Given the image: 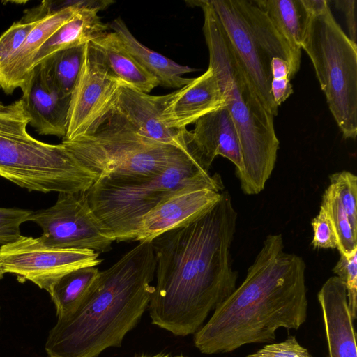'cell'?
Here are the masks:
<instances>
[{
  "label": "cell",
  "mask_w": 357,
  "mask_h": 357,
  "mask_svg": "<svg viewBox=\"0 0 357 357\" xmlns=\"http://www.w3.org/2000/svg\"><path fill=\"white\" fill-rule=\"evenodd\" d=\"M237 213L229 192L207 211L152 241L156 284L151 323L176 336L195 334L236 289L230 249Z\"/></svg>",
  "instance_id": "obj_1"
},
{
  "label": "cell",
  "mask_w": 357,
  "mask_h": 357,
  "mask_svg": "<svg viewBox=\"0 0 357 357\" xmlns=\"http://www.w3.org/2000/svg\"><path fill=\"white\" fill-rule=\"evenodd\" d=\"M303 258L284 251L281 234L268 235L241 284L195 334L204 354L231 352L253 343H271L280 328L298 329L308 301Z\"/></svg>",
  "instance_id": "obj_2"
},
{
  "label": "cell",
  "mask_w": 357,
  "mask_h": 357,
  "mask_svg": "<svg viewBox=\"0 0 357 357\" xmlns=\"http://www.w3.org/2000/svg\"><path fill=\"white\" fill-rule=\"evenodd\" d=\"M156 260L151 241L139 242L100 271L76 310L58 317L45 344L49 357H98L119 347L147 310Z\"/></svg>",
  "instance_id": "obj_3"
},
{
  "label": "cell",
  "mask_w": 357,
  "mask_h": 357,
  "mask_svg": "<svg viewBox=\"0 0 357 357\" xmlns=\"http://www.w3.org/2000/svg\"><path fill=\"white\" fill-rule=\"evenodd\" d=\"M204 13L203 31L209 67L216 75L237 130L243 164L237 174L246 195L262 191L274 169L279 148L273 116L266 109L207 0L192 1Z\"/></svg>",
  "instance_id": "obj_4"
},
{
  "label": "cell",
  "mask_w": 357,
  "mask_h": 357,
  "mask_svg": "<svg viewBox=\"0 0 357 357\" xmlns=\"http://www.w3.org/2000/svg\"><path fill=\"white\" fill-rule=\"evenodd\" d=\"M196 184L218 192L224 190L220 176L209 174L191 152L153 175L97 178L86 194L114 241H135L139 224L149 211L178 189Z\"/></svg>",
  "instance_id": "obj_5"
},
{
  "label": "cell",
  "mask_w": 357,
  "mask_h": 357,
  "mask_svg": "<svg viewBox=\"0 0 357 357\" xmlns=\"http://www.w3.org/2000/svg\"><path fill=\"white\" fill-rule=\"evenodd\" d=\"M24 107L0 128V176L29 191H86L97 176L68 151L31 137Z\"/></svg>",
  "instance_id": "obj_6"
},
{
  "label": "cell",
  "mask_w": 357,
  "mask_h": 357,
  "mask_svg": "<svg viewBox=\"0 0 357 357\" xmlns=\"http://www.w3.org/2000/svg\"><path fill=\"white\" fill-rule=\"evenodd\" d=\"M238 57L259 98L274 117L278 107L271 91V62L287 61L291 79L301 64V51L294 49L251 0H207Z\"/></svg>",
  "instance_id": "obj_7"
},
{
  "label": "cell",
  "mask_w": 357,
  "mask_h": 357,
  "mask_svg": "<svg viewBox=\"0 0 357 357\" xmlns=\"http://www.w3.org/2000/svg\"><path fill=\"white\" fill-rule=\"evenodd\" d=\"M61 143L97 178L153 175L191 153L141 136L112 112L93 132Z\"/></svg>",
  "instance_id": "obj_8"
},
{
  "label": "cell",
  "mask_w": 357,
  "mask_h": 357,
  "mask_svg": "<svg viewBox=\"0 0 357 357\" xmlns=\"http://www.w3.org/2000/svg\"><path fill=\"white\" fill-rule=\"evenodd\" d=\"M301 49L309 56L329 109L343 137L357 134V44L334 18L330 6L311 16Z\"/></svg>",
  "instance_id": "obj_9"
},
{
  "label": "cell",
  "mask_w": 357,
  "mask_h": 357,
  "mask_svg": "<svg viewBox=\"0 0 357 357\" xmlns=\"http://www.w3.org/2000/svg\"><path fill=\"white\" fill-rule=\"evenodd\" d=\"M42 229L40 241L48 246L85 249L104 253L114 240L91 208L86 191L59 193L54 205L31 211L26 222Z\"/></svg>",
  "instance_id": "obj_10"
},
{
  "label": "cell",
  "mask_w": 357,
  "mask_h": 357,
  "mask_svg": "<svg viewBox=\"0 0 357 357\" xmlns=\"http://www.w3.org/2000/svg\"><path fill=\"white\" fill-rule=\"evenodd\" d=\"M101 262L95 251L51 247L39 237L21 235L0 247V267L4 273L15 275L20 282L30 281L48 293L68 273Z\"/></svg>",
  "instance_id": "obj_11"
},
{
  "label": "cell",
  "mask_w": 357,
  "mask_h": 357,
  "mask_svg": "<svg viewBox=\"0 0 357 357\" xmlns=\"http://www.w3.org/2000/svg\"><path fill=\"white\" fill-rule=\"evenodd\" d=\"M122 84L102 52L92 43H86L82 68L70 95L66 133L62 141L93 132L110 113Z\"/></svg>",
  "instance_id": "obj_12"
},
{
  "label": "cell",
  "mask_w": 357,
  "mask_h": 357,
  "mask_svg": "<svg viewBox=\"0 0 357 357\" xmlns=\"http://www.w3.org/2000/svg\"><path fill=\"white\" fill-rule=\"evenodd\" d=\"M172 95L152 96L123 84L117 92L111 112L141 136L188 151V130L169 128L160 120Z\"/></svg>",
  "instance_id": "obj_13"
},
{
  "label": "cell",
  "mask_w": 357,
  "mask_h": 357,
  "mask_svg": "<svg viewBox=\"0 0 357 357\" xmlns=\"http://www.w3.org/2000/svg\"><path fill=\"white\" fill-rule=\"evenodd\" d=\"M20 89L29 124L40 135L63 138L70 96L64 94L55 84L47 60L33 67Z\"/></svg>",
  "instance_id": "obj_14"
},
{
  "label": "cell",
  "mask_w": 357,
  "mask_h": 357,
  "mask_svg": "<svg viewBox=\"0 0 357 357\" xmlns=\"http://www.w3.org/2000/svg\"><path fill=\"white\" fill-rule=\"evenodd\" d=\"M220 196L221 192L204 185L178 189L142 218L135 241H152L162 234L191 222L210 209Z\"/></svg>",
  "instance_id": "obj_15"
},
{
  "label": "cell",
  "mask_w": 357,
  "mask_h": 357,
  "mask_svg": "<svg viewBox=\"0 0 357 357\" xmlns=\"http://www.w3.org/2000/svg\"><path fill=\"white\" fill-rule=\"evenodd\" d=\"M188 132V145L201 166L208 172L217 155L236 166V175L243 169L241 143L233 120L225 105L202 116Z\"/></svg>",
  "instance_id": "obj_16"
},
{
  "label": "cell",
  "mask_w": 357,
  "mask_h": 357,
  "mask_svg": "<svg viewBox=\"0 0 357 357\" xmlns=\"http://www.w3.org/2000/svg\"><path fill=\"white\" fill-rule=\"evenodd\" d=\"M225 105L216 75L211 67L172 93L161 115L168 128L183 130L202 116Z\"/></svg>",
  "instance_id": "obj_17"
},
{
  "label": "cell",
  "mask_w": 357,
  "mask_h": 357,
  "mask_svg": "<svg viewBox=\"0 0 357 357\" xmlns=\"http://www.w3.org/2000/svg\"><path fill=\"white\" fill-rule=\"evenodd\" d=\"M329 357H357L354 319L344 284L337 276L329 278L317 294Z\"/></svg>",
  "instance_id": "obj_18"
},
{
  "label": "cell",
  "mask_w": 357,
  "mask_h": 357,
  "mask_svg": "<svg viewBox=\"0 0 357 357\" xmlns=\"http://www.w3.org/2000/svg\"><path fill=\"white\" fill-rule=\"evenodd\" d=\"M79 8L78 1L67 2L38 22L20 49L0 66V89L11 94L22 86L32 70L33 61L38 50Z\"/></svg>",
  "instance_id": "obj_19"
},
{
  "label": "cell",
  "mask_w": 357,
  "mask_h": 357,
  "mask_svg": "<svg viewBox=\"0 0 357 357\" xmlns=\"http://www.w3.org/2000/svg\"><path fill=\"white\" fill-rule=\"evenodd\" d=\"M79 8L75 15L57 29L41 46L36 54L33 67L56 53L74 47L84 45L108 32L109 24L103 23L98 12L107 8L112 1H78Z\"/></svg>",
  "instance_id": "obj_20"
},
{
  "label": "cell",
  "mask_w": 357,
  "mask_h": 357,
  "mask_svg": "<svg viewBox=\"0 0 357 357\" xmlns=\"http://www.w3.org/2000/svg\"><path fill=\"white\" fill-rule=\"evenodd\" d=\"M109 26L119 36L139 64L158 80L159 85L181 89L192 79L185 78L183 75L195 69L180 65L144 46L131 33L121 17L113 20Z\"/></svg>",
  "instance_id": "obj_21"
},
{
  "label": "cell",
  "mask_w": 357,
  "mask_h": 357,
  "mask_svg": "<svg viewBox=\"0 0 357 357\" xmlns=\"http://www.w3.org/2000/svg\"><path fill=\"white\" fill-rule=\"evenodd\" d=\"M92 43L102 54L113 74L123 84L149 93L159 85L128 52L119 36L107 32Z\"/></svg>",
  "instance_id": "obj_22"
},
{
  "label": "cell",
  "mask_w": 357,
  "mask_h": 357,
  "mask_svg": "<svg viewBox=\"0 0 357 357\" xmlns=\"http://www.w3.org/2000/svg\"><path fill=\"white\" fill-rule=\"evenodd\" d=\"M275 29L296 50H301L312 15L303 0H255Z\"/></svg>",
  "instance_id": "obj_23"
},
{
  "label": "cell",
  "mask_w": 357,
  "mask_h": 357,
  "mask_svg": "<svg viewBox=\"0 0 357 357\" xmlns=\"http://www.w3.org/2000/svg\"><path fill=\"white\" fill-rule=\"evenodd\" d=\"M96 266L83 267L62 276L52 286L49 294L57 317L66 316L83 301L99 275Z\"/></svg>",
  "instance_id": "obj_24"
},
{
  "label": "cell",
  "mask_w": 357,
  "mask_h": 357,
  "mask_svg": "<svg viewBox=\"0 0 357 357\" xmlns=\"http://www.w3.org/2000/svg\"><path fill=\"white\" fill-rule=\"evenodd\" d=\"M54 10L52 1H43L28 10L0 36V66L20 49L31 30Z\"/></svg>",
  "instance_id": "obj_25"
},
{
  "label": "cell",
  "mask_w": 357,
  "mask_h": 357,
  "mask_svg": "<svg viewBox=\"0 0 357 357\" xmlns=\"http://www.w3.org/2000/svg\"><path fill=\"white\" fill-rule=\"evenodd\" d=\"M84 45L60 51L47 59L55 84L66 95H71L77 82L82 65Z\"/></svg>",
  "instance_id": "obj_26"
},
{
  "label": "cell",
  "mask_w": 357,
  "mask_h": 357,
  "mask_svg": "<svg viewBox=\"0 0 357 357\" xmlns=\"http://www.w3.org/2000/svg\"><path fill=\"white\" fill-rule=\"evenodd\" d=\"M321 206L326 211L335 232L340 255L349 256L357 250V235L353 232L338 197L329 186L323 194Z\"/></svg>",
  "instance_id": "obj_27"
},
{
  "label": "cell",
  "mask_w": 357,
  "mask_h": 357,
  "mask_svg": "<svg viewBox=\"0 0 357 357\" xmlns=\"http://www.w3.org/2000/svg\"><path fill=\"white\" fill-rule=\"evenodd\" d=\"M328 185L338 197L354 234L357 235V177L348 171L333 174Z\"/></svg>",
  "instance_id": "obj_28"
},
{
  "label": "cell",
  "mask_w": 357,
  "mask_h": 357,
  "mask_svg": "<svg viewBox=\"0 0 357 357\" xmlns=\"http://www.w3.org/2000/svg\"><path fill=\"white\" fill-rule=\"evenodd\" d=\"M333 271L344 284L348 305L355 320L357 317V250L349 256L340 255Z\"/></svg>",
  "instance_id": "obj_29"
},
{
  "label": "cell",
  "mask_w": 357,
  "mask_h": 357,
  "mask_svg": "<svg viewBox=\"0 0 357 357\" xmlns=\"http://www.w3.org/2000/svg\"><path fill=\"white\" fill-rule=\"evenodd\" d=\"M31 211L0 208V245L12 243L20 236V225L26 222Z\"/></svg>",
  "instance_id": "obj_30"
},
{
  "label": "cell",
  "mask_w": 357,
  "mask_h": 357,
  "mask_svg": "<svg viewBox=\"0 0 357 357\" xmlns=\"http://www.w3.org/2000/svg\"><path fill=\"white\" fill-rule=\"evenodd\" d=\"M314 248L337 249V239L329 217L325 209L320 206L318 214L312 220Z\"/></svg>",
  "instance_id": "obj_31"
},
{
  "label": "cell",
  "mask_w": 357,
  "mask_h": 357,
  "mask_svg": "<svg viewBox=\"0 0 357 357\" xmlns=\"http://www.w3.org/2000/svg\"><path fill=\"white\" fill-rule=\"evenodd\" d=\"M247 357H312L307 349L301 346L296 337L289 335L278 343L264 346L255 353Z\"/></svg>",
  "instance_id": "obj_32"
},
{
  "label": "cell",
  "mask_w": 357,
  "mask_h": 357,
  "mask_svg": "<svg viewBox=\"0 0 357 357\" xmlns=\"http://www.w3.org/2000/svg\"><path fill=\"white\" fill-rule=\"evenodd\" d=\"M333 2L335 7L344 14L349 33V38L354 43L357 44L356 0H335Z\"/></svg>",
  "instance_id": "obj_33"
},
{
  "label": "cell",
  "mask_w": 357,
  "mask_h": 357,
  "mask_svg": "<svg viewBox=\"0 0 357 357\" xmlns=\"http://www.w3.org/2000/svg\"><path fill=\"white\" fill-rule=\"evenodd\" d=\"M271 91L275 104L277 107L280 106L293 93L290 79L288 78L272 79Z\"/></svg>",
  "instance_id": "obj_34"
},
{
  "label": "cell",
  "mask_w": 357,
  "mask_h": 357,
  "mask_svg": "<svg viewBox=\"0 0 357 357\" xmlns=\"http://www.w3.org/2000/svg\"><path fill=\"white\" fill-rule=\"evenodd\" d=\"M271 73L272 79H291L290 65L281 58L275 57L271 60Z\"/></svg>",
  "instance_id": "obj_35"
},
{
  "label": "cell",
  "mask_w": 357,
  "mask_h": 357,
  "mask_svg": "<svg viewBox=\"0 0 357 357\" xmlns=\"http://www.w3.org/2000/svg\"><path fill=\"white\" fill-rule=\"evenodd\" d=\"M303 2L312 15L319 14L329 7L327 0H303Z\"/></svg>",
  "instance_id": "obj_36"
},
{
  "label": "cell",
  "mask_w": 357,
  "mask_h": 357,
  "mask_svg": "<svg viewBox=\"0 0 357 357\" xmlns=\"http://www.w3.org/2000/svg\"><path fill=\"white\" fill-rule=\"evenodd\" d=\"M19 105L20 100L14 101L8 105H4L0 100V127L15 113L16 109L18 108Z\"/></svg>",
  "instance_id": "obj_37"
},
{
  "label": "cell",
  "mask_w": 357,
  "mask_h": 357,
  "mask_svg": "<svg viewBox=\"0 0 357 357\" xmlns=\"http://www.w3.org/2000/svg\"><path fill=\"white\" fill-rule=\"evenodd\" d=\"M137 357H169V356L168 354H165L164 353H160V354H157L155 355H152V356H148V355L143 354V355H141Z\"/></svg>",
  "instance_id": "obj_38"
},
{
  "label": "cell",
  "mask_w": 357,
  "mask_h": 357,
  "mask_svg": "<svg viewBox=\"0 0 357 357\" xmlns=\"http://www.w3.org/2000/svg\"><path fill=\"white\" fill-rule=\"evenodd\" d=\"M4 274L5 273H3V271H2V269L0 267V280H1L3 278Z\"/></svg>",
  "instance_id": "obj_39"
},
{
  "label": "cell",
  "mask_w": 357,
  "mask_h": 357,
  "mask_svg": "<svg viewBox=\"0 0 357 357\" xmlns=\"http://www.w3.org/2000/svg\"><path fill=\"white\" fill-rule=\"evenodd\" d=\"M176 357H185V356H176Z\"/></svg>",
  "instance_id": "obj_40"
}]
</instances>
